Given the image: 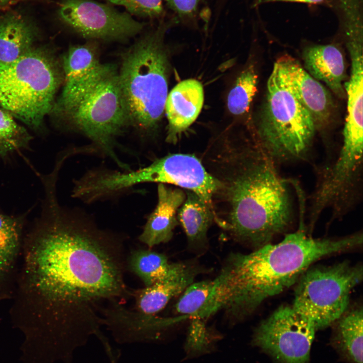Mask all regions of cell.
<instances>
[{
	"label": "cell",
	"mask_w": 363,
	"mask_h": 363,
	"mask_svg": "<svg viewBox=\"0 0 363 363\" xmlns=\"http://www.w3.org/2000/svg\"><path fill=\"white\" fill-rule=\"evenodd\" d=\"M43 212L23 236L11 299L14 325L29 346L73 350L95 335L105 339V305L133 295L125 279L124 234L101 228L88 214L45 194Z\"/></svg>",
	"instance_id": "1"
},
{
	"label": "cell",
	"mask_w": 363,
	"mask_h": 363,
	"mask_svg": "<svg viewBox=\"0 0 363 363\" xmlns=\"http://www.w3.org/2000/svg\"><path fill=\"white\" fill-rule=\"evenodd\" d=\"M167 4L180 18L193 16L200 0H165Z\"/></svg>",
	"instance_id": "30"
},
{
	"label": "cell",
	"mask_w": 363,
	"mask_h": 363,
	"mask_svg": "<svg viewBox=\"0 0 363 363\" xmlns=\"http://www.w3.org/2000/svg\"><path fill=\"white\" fill-rule=\"evenodd\" d=\"M20 218L0 212V302L11 299L23 239Z\"/></svg>",
	"instance_id": "17"
},
{
	"label": "cell",
	"mask_w": 363,
	"mask_h": 363,
	"mask_svg": "<svg viewBox=\"0 0 363 363\" xmlns=\"http://www.w3.org/2000/svg\"><path fill=\"white\" fill-rule=\"evenodd\" d=\"M362 277V265L347 261L309 267L297 282L291 306L317 330L328 327L347 311L351 291Z\"/></svg>",
	"instance_id": "8"
},
{
	"label": "cell",
	"mask_w": 363,
	"mask_h": 363,
	"mask_svg": "<svg viewBox=\"0 0 363 363\" xmlns=\"http://www.w3.org/2000/svg\"><path fill=\"white\" fill-rule=\"evenodd\" d=\"M109 3L125 7L132 14L144 17L154 18L163 11L162 0H106Z\"/></svg>",
	"instance_id": "29"
},
{
	"label": "cell",
	"mask_w": 363,
	"mask_h": 363,
	"mask_svg": "<svg viewBox=\"0 0 363 363\" xmlns=\"http://www.w3.org/2000/svg\"><path fill=\"white\" fill-rule=\"evenodd\" d=\"M223 145L209 149L208 171L217 182L212 199L214 221L256 249L290 224L286 185L258 142Z\"/></svg>",
	"instance_id": "2"
},
{
	"label": "cell",
	"mask_w": 363,
	"mask_h": 363,
	"mask_svg": "<svg viewBox=\"0 0 363 363\" xmlns=\"http://www.w3.org/2000/svg\"><path fill=\"white\" fill-rule=\"evenodd\" d=\"M343 136L339 156L316 194L315 210L318 212L343 196L359 171L362 156V136L343 134Z\"/></svg>",
	"instance_id": "13"
},
{
	"label": "cell",
	"mask_w": 363,
	"mask_h": 363,
	"mask_svg": "<svg viewBox=\"0 0 363 363\" xmlns=\"http://www.w3.org/2000/svg\"><path fill=\"white\" fill-rule=\"evenodd\" d=\"M315 129L311 114L292 90L281 57L267 81L257 128L258 142L270 156L296 157L307 149Z\"/></svg>",
	"instance_id": "6"
},
{
	"label": "cell",
	"mask_w": 363,
	"mask_h": 363,
	"mask_svg": "<svg viewBox=\"0 0 363 363\" xmlns=\"http://www.w3.org/2000/svg\"><path fill=\"white\" fill-rule=\"evenodd\" d=\"M170 24L161 22L144 34L122 56L119 84L129 127L142 137L154 134L168 95V60L163 43Z\"/></svg>",
	"instance_id": "4"
},
{
	"label": "cell",
	"mask_w": 363,
	"mask_h": 363,
	"mask_svg": "<svg viewBox=\"0 0 363 363\" xmlns=\"http://www.w3.org/2000/svg\"><path fill=\"white\" fill-rule=\"evenodd\" d=\"M174 309L179 316L202 320L220 310L214 279L191 284L182 293Z\"/></svg>",
	"instance_id": "24"
},
{
	"label": "cell",
	"mask_w": 363,
	"mask_h": 363,
	"mask_svg": "<svg viewBox=\"0 0 363 363\" xmlns=\"http://www.w3.org/2000/svg\"><path fill=\"white\" fill-rule=\"evenodd\" d=\"M258 76L253 65H249L240 73L227 97V107L235 115L249 109L257 92Z\"/></svg>",
	"instance_id": "26"
},
{
	"label": "cell",
	"mask_w": 363,
	"mask_h": 363,
	"mask_svg": "<svg viewBox=\"0 0 363 363\" xmlns=\"http://www.w3.org/2000/svg\"><path fill=\"white\" fill-rule=\"evenodd\" d=\"M58 14L77 33L93 40H126L144 26L130 14L93 0H61Z\"/></svg>",
	"instance_id": "11"
},
{
	"label": "cell",
	"mask_w": 363,
	"mask_h": 363,
	"mask_svg": "<svg viewBox=\"0 0 363 363\" xmlns=\"http://www.w3.org/2000/svg\"><path fill=\"white\" fill-rule=\"evenodd\" d=\"M177 220L194 248H203L207 243L208 229L214 221L212 208L197 194L187 190L186 198L179 208Z\"/></svg>",
	"instance_id": "22"
},
{
	"label": "cell",
	"mask_w": 363,
	"mask_h": 363,
	"mask_svg": "<svg viewBox=\"0 0 363 363\" xmlns=\"http://www.w3.org/2000/svg\"><path fill=\"white\" fill-rule=\"evenodd\" d=\"M316 330L291 306H282L260 324L252 343L279 363H309Z\"/></svg>",
	"instance_id": "10"
},
{
	"label": "cell",
	"mask_w": 363,
	"mask_h": 363,
	"mask_svg": "<svg viewBox=\"0 0 363 363\" xmlns=\"http://www.w3.org/2000/svg\"><path fill=\"white\" fill-rule=\"evenodd\" d=\"M188 265L169 262L165 255L149 248L133 250L126 259V267L141 279L145 286L177 274Z\"/></svg>",
	"instance_id": "23"
},
{
	"label": "cell",
	"mask_w": 363,
	"mask_h": 363,
	"mask_svg": "<svg viewBox=\"0 0 363 363\" xmlns=\"http://www.w3.org/2000/svg\"><path fill=\"white\" fill-rule=\"evenodd\" d=\"M61 118L89 139L97 154L110 158L122 170L131 169L117 154V139L129 127L117 68Z\"/></svg>",
	"instance_id": "7"
},
{
	"label": "cell",
	"mask_w": 363,
	"mask_h": 363,
	"mask_svg": "<svg viewBox=\"0 0 363 363\" xmlns=\"http://www.w3.org/2000/svg\"><path fill=\"white\" fill-rule=\"evenodd\" d=\"M351 59L350 76L344 85L347 99V116L343 131L362 132L363 36L345 40Z\"/></svg>",
	"instance_id": "20"
},
{
	"label": "cell",
	"mask_w": 363,
	"mask_h": 363,
	"mask_svg": "<svg viewBox=\"0 0 363 363\" xmlns=\"http://www.w3.org/2000/svg\"><path fill=\"white\" fill-rule=\"evenodd\" d=\"M116 182L124 191L147 183L170 184L197 194L212 208V197L217 188L215 178L194 155L168 154L137 169L118 173Z\"/></svg>",
	"instance_id": "9"
},
{
	"label": "cell",
	"mask_w": 363,
	"mask_h": 363,
	"mask_svg": "<svg viewBox=\"0 0 363 363\" xmlns=\"http://www.w3.org/2000/svg\"><path fill=\"white\" fill-rule=\"evenodd\" d=\"M362 307L347 311L337 322L334 344L339 352L351 363H362Z\"/></svg>",
	"instance_id": "25"
},
{
	"label": "cell",
	"mask_w": 363,
	"mask_h": 363,
	"mask_svg": "<svg viewBox=\"0 0 363 363\" xmlns=\"http://www.w3.org/2000/svg\"><path fill=\"white\" fill-rule=\"evenodd\" d=\"M32 138L7 111L0 109V157L5 158L18 149L27 148Z\"/></svg>",
	"instance_id": "27"
},
{
	"label": "cell",
	"mask_w": 363,
	"mask_h": 363,
	"mask_svg": "<svg viewBox=\"0 0 363 363\" xmlns=\"http://www.w3.org/2000/svg\"><path fill=\"white\" fill-rule=\"evenodd\" d=\"M20 0H0V8L14 4Z\"/></svg>",
	"instance_id": "31"
},
{
	"label": "cell",
	"mask_w": 363,
	"mask_h": 363,
	"mask_svg": "<svg viewBox=\"0 0 363 363\" xmlns=\"http://www.w3.org/2000/svg\"><path fill=\"white\" fill-rule=\"evenodd\" d=\"M185 345L187 357H192L213 351L217 338L213 336L202 320L191 318Z\"/></svg>",
	"instance_id": "28"
},
{
	"label": "cell",
	"mask_w": 363,
	"mask_h": 363,
	"mask_svg": "<svg viewBox=\"0 0 363 363\" xmlns=\"http://www.w3.org/2000/svg\"><path fill=\"white\" fill-rule=\"evenodd\" d=\"M200 269L188 265L183 271L152 285L133 292L135 310L146 317L156 316L173 297L182 294L199 273Z\"/></svg>",
	"instance_id": "18"
},
{
	"label": "cell",
	"mask_w": 363,
	"mask_h": 363,
	"mask_svg": "<svg viewBox=\"0 0 363 363\" xmlns=\"http://www.w3.org/2000/svg\"><path fill=\"white\" fill-rule=\"evenodd\" d=\"M158 200L153 211L148 216L139 240L149 248L168 242L178 224L177 212L184 202L186 194L180 189L158 184Z\"/></svg>",
	"instance_id": "16"
},
{
	"label": "cell",
	"mask_w": 363,
	"mask_h": 363,
	"mask_svg": "<svg viewBox=\"0 0 363 363\" xmlns=\"http://www.w3.org/2000/svg\"><path fill=\"white\" fill-rule=\"evenodd\" d=\"M35 25L17 13L0 18V62L9 63L32 49L37 37Z\"/></svg>",
	"instance_id": "21"
},
{
	"label": "cell",
	"mask_w": 363,
	"mask_h": 363,
	"mask_svg": "<svg viewBox=\"0 0 363 363\" xmlns=\"http://www.w3.org/2000/svg\"><path fill=\"white\" fill-rule=\"evenodd\" d=\"M307 72L317 80L325 83L338 97L346 96L343 81L345 78L343 55L335 44L313 45L302 53Z\"/></svg>",
	"instance_id": "19"
},
{
	"label": "cell",
	"mask_w": 363,
	"mask_h": 363,
	"mask_svg": "<svg viewBox=\"0 0 363 363\" xmlns=\"http://www.w3.org/2000/svg\"><path fill=\"white\" fill-rule=\"evenodd\" d=\"M281 57L292 90L311 114L316 127L327 124L334 106L329 91L312 77L297 60L289 56Z\"/></svg>",
	"instance_id": "15"
},
{
	"label": "cell",
	"mask_w": 363,
	"mask_h": 363,
	"mask_svg": "<svg viewBox=\"0 0 363 363\" xmlns=\"http://www.w3.org/2000/svg\"><path fill=\"white\" fill-rule=\"evenodd\" d=\"M203 102V86L196 79L181 81L170 91L164 107L168 122L166 139L167 142H177L182 133L198 117Z\"/></svg>",
	"instance_id": "14"
},
{
	"label": "cell",
	"mask_w": 363,
	"mask_h": 363,
	"mask_svg": "<svg viewBox=\"0 0 363 363\" xmlns=\"http://www.w3.org/2000/svg\"><path fill=\"white\" fill-rule=\"evenodd\" d=\"M64 80L61 64L43 48L0 62V106L30 127L41 128Z\"/></svg>",
	"instance_id": "5"
},
{
	"label": "cell",
	"mask_w": 363,
	"mask_h": 363,
	"mask_svg": "<svg viewBox=\"0 0 363 363\" xmlns=\"http://www.w3.org/2000/svg\"><path fill=\"white\" fill-rule=\"evenodd\" d=\"M64 85L51 112L61 118L76 106L116 67L101 63L92 41L71 46L61 63Z\"/></svg>",
	"instance_id": "12"
},
{
	"label": "cell",
	"mask_w": 363,
	"mask_h": 363,
	"mask_svg": "<svg viewBox=\"0 0 363 363\" xmlns=\"http://www.w3.org/2000/svg\"><path fill=\"white\" fill-rule=\"evenodd\" d=\"M362 236L316 238L302 226L277 244H267L249 254L233 253L214 279L220 310L238 321L265 300L297 282L316 261L357 248Z\"/></svg>",
	"instance_id": "3"
}]
</instances>
